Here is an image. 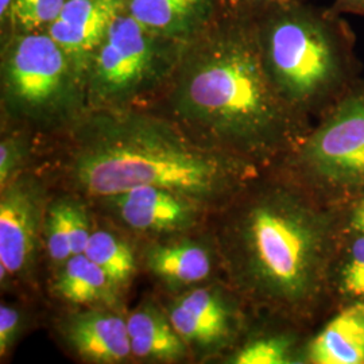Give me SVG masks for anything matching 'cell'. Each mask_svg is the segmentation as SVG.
I'll return each mask as SVG.
<instances>
[{"label": "cell", "instance_id": "1", "mask_svg": "<svg viewBox=\"0 0 364 364\" xmlns=\"http://www.w3.org/2000/svg\"><path fill=\"white\" fill-rule=\"evenodd\" d=\"M347 208L266 170L224 207L216 254L239 299L289 321H309L331 299Z\"/></svg>", "mask_w": 364, "mask_h": 364}, {"label": "cell", "instance_id": "2", "mask_svg": "<svg viewBox=\"0 0 364 364\" xmlns=\"http://www.w3.org/2000/svg\"><path fill=\"white\" fill-rule=\"evenodd\" d=\"M170 100L197 139L263 170L285 162L312 129L269 76L252 13L236 16L183 57Z\"/></svg>", "mask_w": 364, "mask_h": 364}, {"label": "cell", "instance_id": "3", "mask_svg": "<svg viewBox=\"0 0 364 364\" xmlns=\"http://www.w3.org/2000/svg\"><path fill=\"white\" fill-rule=\"evenodd\" d=\"M65 165L72 185L92 198L158 186L207 209L227 207L264 171L169 123L131 115L92 120Z\"/></svg>", "mask_w": 364, "mask_h": 364}, {"label": "cell", "instance_id": "4", "mask_svg": "<svg viewBox=\"0 0 364 364\" xmlns=\"http://www.w3.org/2000/svg\"><path fill=\"white\" fill-rule=\"evenodd\" d=\"M275 88L299 115L320 117L360 80L355 34L343 15L304 1L252 13Z\"/></svg>", "mask_w": 364, "mask_h": 364}, {"label": "cell", "instance_id": "5", "mask_svg": "<svg viewBox=\"0 0 364 364\" xmlns=\"http://www.w3.org/2000/svg\"><path fill=\"white\" fill-rule=\"evenodd\" d=\"M284 164L331 205L348 208L364 196V81L358 80Z\"/></svg>", "mask_w": 364, "mask_h": 364}, {"label": "cell", "instance_id": "6", "mask_svg": "<svg viewBox=\"0 0 364 364\" xmlns=\"http://www.w3.org/2000/svg\"><path fill=\"white\" fill-rule=\"evenodd\" d=\"M159 38L131 14H120L92 58V99L99 105H119L146 91L164 65Z\"/></svg>", "mask_w": 364, "mask_h": 364}, {"label": "cell", "instance_id": "7", "mask_svg": "<svg viewBox=\"0 0 364 364\" xmlns=\"http://www.w3.org/2000/svg\"><path fill=\"white\" fill-rule=\"evenodd\" d=\"M76 69L49 34H25L10 46L4 66V91L11 105L28 115H48L65 103Z\"/></svg>", "mask_w": 364, "mask_h": 364}, {"label": "cell", "instance_id": "8", "mask_svg": "<svg viewBox=\"0 0 364 364\" xmlns=\"http://www.w3.org/2000/svg\"><path fill=\"white\" fill-rule=\"evenodd\" d=\"M170 321L188 347L216 352L231 346L243 326L236 299L216 285L195 287L169 308Z\"/></svg>", "mask_w": 364, "mask_h": 364}, {"label": "cell", "instance_id": "9", "mask_svg": "<svg viewBox=\"0 0 364 364\" xmlns=\"http://www.w3.org/2000/svg\"><path fill=\"white\" fill-rule=\"evenodd\" d=\"M105 208L132 231L173 235L198 224L207 208L192 198L158 186H138L102 198Z\"/></svg>", "mask_w": 364, "mask_h": 364}, {"label": "cell", "instance_id": "10", "mask_svg": "<svg viewBox=\"0 0 364 364\" xmlns=\"http://www.w3.org/2000/svg\"><path fill=\"white\" fill-rule=\"evenodd\" d=\"M41 221L38 188L28 180H14L1 188L0 198V272L26 274L34 260Z\"/></svg>", "mask_w": 364, "mask_h": 364}, {"label": "cell", "instance_id": "11", "mask_svg": "<svg viewBox=\"0 0 364 364\" xmlns=\"http://www.w3.org/2000/svg\"><path fill=\"white\" fill-rule=\"evenodd\" d=\"M122 11V0H66L61 13L49 26V36L80 72L90 68L108 28Z\"/></svg>", "mask_w": 364, "mask_h": 364}, {"label": "cell", "instance_id": "12", "mask_svg": "<svg viewBox=\"0 0 364 364\" xmlns=\"http://www.w3.org/2000/svg\"><path fill=\"white\" fill-rule=\"evenodd\" d=\"M61 332L68 346L91 363H122L132 355L127 320L108 306L69 314Z\"/></svg>", "mask_w": 364, "mask_h": 364}, {"label": "cell", "instance_id": "13", "mask_svg": "<svg viewBox=\"0 0 364 364\" xmlns=\"http://www.w3.org/2000/svg\"><path fill=\"white\" fill-rule=\"evenodd\" d=\"M304 363L364 364V302L346 304L306 344Z\"/></svg>", "mask_w": 364, "mask_h": 364}, {"label": "cell", "instance_id": "14", "mask_svg": "<svg viewBox=\"0 0 364 364\" xmlns=\"http://www.w3.org/2000/svg\"><path fill=\"white\" fill-rule=\"evenodd\" d=\"M151 273L168 287L182 289L207 281L213 272V251L191 239L151 245L146 251Z\"/></svg>", "mask_w": 364, "mask_h": 364}, {"label": "cell", "instance_id": "15", "mask_svg": "<svg viewBox=\"0 0 364 364\" xmlns=\"http://www.w3.org/2000/svg\"><path fill=\"white\" fill-rule=\"evenodd\" d=\"M131 352L146 360L178 362L188 353V344L178 335L169 316L154 305H144L127 318Z\"/></svg>", "mask_w": 364, "mask_h": 364}, {"label": "cell", "instance_id": "16", "mask_svg": "<svg viewBox=\"0 0 364 364\" xmlns=\"http://www.w3.org/2000/svg\"><path fill=\"white\" fill-rule=\"evenodd\" d=\"M210 10V0H129L127 13L162 38L193 33Z\"/></svg>", "mask_w": 364, "mask_h": 364}, {"label": "cell", "instance_id": "17", "mask_svg": "<svg viewBox=\"0 0 364 364\" xmlns=\"http://www.w3.org/2000/svg\"><path fill=\"white\" fill-rule=\"evenodd\" d=\"M60 267L54 290L61 299L76 305L111 308L117 304V287L85 254L72 255Z\"/></svg>", "mask_w": 364, "mask_h": 364}, {"label": "cell", "instance_id": "18", "mask_svg": "<svg viewBox=\"0 0 364 364\" xmlns=\"http://www.w3.org/2000/svg\"><path fill=\"white\" fill-rule=\"evenodd\" d=\"M344 304L364 302V232L346 227L331 273V297Z\"/></svg>", "mask_w": 364, "mask_h": 364}, {"label": "cell", "instance_id": "19", "mask_svg": "<svg viewBox=\"0 0 364 364\" xmlns=\"http://www.w3.org/2000/svg\"><path fill=\"white\" fill-rule=\"evenodd\" d=\"M84 254L95 262L114 285H127L135 273V257L129 243L103 228L92 231Z\"/></svg>", "mask_w": 364, "mask_h": 364}, {"label": "cell", "instance_id": "20", "mask_svg": "<svg viewBox=\"0 0 364 364\" xmlns=\"http://www.w3.org/2000/svg\"><path fill=\"white\" fill-rule=\"evenodd\" d=\"M297 338L290 333H273L252 338L235 352L234 364H290L296 356Z\"/></svg>", "mask_w": 364, "mask_h": 364}, {"label": "cell", "instance_id": "21", "mask_svg": "<svg viewBox=\"0 0 364 364\" xmlns=\"http://www.w3.org/2000/svg\"><path fill=\"white\" fill-rule=\"evenodd\" d=\"M70 198L53 203L45 220V243L53 262L63 266L73 255L70 225H69Z\"/></svg>", "mask_w": 364, "mask_h": 364}, {"label": "cell", "instance_id": "22", "mask_svg": "<svg viewBox=\"0 0 364 364\" xmlns=\"http://www.w3.org/2000/svg\"><path fill=\"white\" fill-rule=\"evenodd\" d=\"M66 0H14L13 18L28 31L50 26L61 13Z\"/></svg>", "mask_w": 364, "mask_h": 364}, {"label": "cell", "instance_id": "23", "mask_svg": "<svg viewBox=\"0 0 364 364\" xmlns=\"http://www.w3.org/2000/svg\"><path fill=\"white\" fill-rule=\"evenodd\" d=\"M69 225H70V239H72V251L75 254H84L88 240L92 235V225L87 209L81 203L70 200L69 208Z\"/></svg>", "mask_w": 364, "mask_h": 364}, {"label": "cell", "instance_id": "24", "mask_svg": "<svg viewBox=\"0 0 364 364\" xmlns=\"http://www.w3.org/2000/svg\"><path fill=\"white\" fill-rule=\"evenodd\" d=\"M22 328V314L10 305L1 304L0 306V355H4L11 350L15 340L19 336Z\"/></svg>", "mask_w": 364, "mask_h": 364}, {"label": "cell", "instance_id": "25", "mask_svg": "<svg viewBox=\"0 0 364 364\" xmlns=\"http://www.w3.org/2000/svg\"><path fill=\"white\" fill-rule=\"evenodd\" d=\"M22 144L13 138H6L0 144V186L4 188L11 181L14 171L22 164Z\"/></svg>", "mask_w": 364, "mask_h": 364}, {"label": "cell", "instance_id": "26", "mask_svg": "<svg viewBox=\"0 0 364 364\" xmlns=\"http://www.w3.org/2000/svg\"><path fill=\"white\" fill-rule=\"evenodd\" d=\"M347 227L351 230L364 232V196L353 201L351 205L347 208Z\"/></svg>", "mask_w": 364, "mask_h": 364}, {"label": "cell", "instance_id": "27", "mask_svg": "<svg viewBox=\"0 0 364 364\" xmlns=\"http://www.w3.org/2000/svg\"><path fill=\"white\" fill-rule=\"evenodd\" d=\"M329 9L338 15L364 16V0H335Z\"/></svg>", "mask_w": 364, "mask_h": 364}, {"label": "cell", "instance_id": "28", "mask_svg": "<svg viewBox=\"0 0 364 364\" xmlns=\"http://www.w3.org/2000/svg\"><path fill=\"white\" fill-rule=\"evenodd\" d=\"M243 3H246L248 7H251L254 11L257 13L263 9L277 6V4H284V3H291V1H304V0H242Z\"/></svg>", "mask_w": 364, "mask_h": 364}, {"label": "cell", "instance_id": "29", "mask_svg": "<svg viewBox=\"0 0 364 364\" xmlns=\"http://www.w3.org/2000/svg\"><path fill=\"white\" fill-rule=\"evenodd\" d=\"M14 0H0V16L4 22V18H13Z\"/></svg>", "mask_w": 364, "mask_h": 364}]
</instances>
